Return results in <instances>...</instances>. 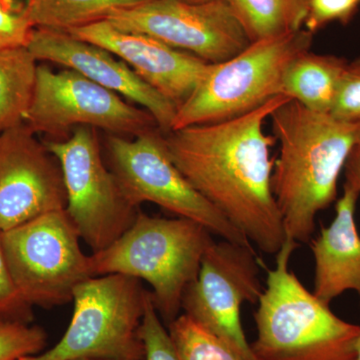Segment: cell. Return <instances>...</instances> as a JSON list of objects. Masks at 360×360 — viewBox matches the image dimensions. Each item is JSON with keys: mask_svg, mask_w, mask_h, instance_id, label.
Instances as JSON below:
<instances>
[{"mask_svg": "<svg viewBox=\"0 0 360 360\" xmlns=\"http://www.w3.org/2000/svg\"><path fill=\"white\" fill-rule=\"evenodd\" d=\"M269 117L281 143L272 170V193L286 238L307 243L315 231L316 215L335 200L348 156L360 146V120H338L293 99Z\"/></svg>", "mask_w": 360, "mask_h": 360, "instance_id": "obj_2", "label": "cell"}, {"mask_svg": "<svg viewBox=\"0 0 360 360\" xmlns=\"http://www.w3.org/2000/svg\"><path fill=\"white\" fill-rule=\"evenodd\" d=\"M34 28L25 14V2L0 0V49L27 46Z\"/></svg>", "mask_w": 360, "mask_h": 360, "instance_id": "obj_24", "label": "cell"}, {"mask_svg": "<svg viewBox=\"0 0 360 360\" xmlns=\"http://www.w3.org/2000/svg\"><path fill=\"white\" fill-rule=\"evenodd\" d=\"M144 360H181L149 293L139 328Z\"/></svg>", "mask_w": 360, "mask_h": 360, "instance_id": "obj_23", "label": "cell"}, {"mask_svg": "<svg viewBox=\"0 0 360 360\" xmlns=\"http://www.w3.org/2000/svg\"><path fill=\"white\" fill-rule=\"evenodd\" d=\"M297 246L286 238L269 270L255 312L253 354L257 360H356L360 326L333 314L291 271Z\"/></svg>", "mask_w": 360, "mask_h": 360, "instance_id": "obj_3", "label": "cell"}, {"mask_svg": "<svg viewBox=\"0 0 360 360\" xmlns=\"http://www.w3.org/2000/svg\"><path fill=\"white\" fill-rule=\"evenodd\" d=\"M347 63L341 56L302 52L286 66L281 94L310 110L330 113Z\"/></svg>", "mask_w": 360, "mask_h": 360, "instance_id": "obj_17", "label": "cell"}, {"mask_svg": "<svg viewBox=\"0 0 360 360\" xmlns=\"http://www.w3.org/2000/svg\"><path fill=\"white\" fill-rule=\"evenodd\" d=\"M149 293L134 277H90L73 293L72 317L60 340L20 360H144L139 328Z\"/></svg>", "mask_w": 360, "mask_h": 360, "instance_id": "obj_6", "label": "cell"}, {"mask_svg": "<svg viewBox=\"0 0 360 360\" xmlns=\"http://www.w3.org/2000/svg\"><path fill=\"white\" fill-rule=\"evenodd\" d=\"M150 0H25V14L33 28L70 32L108 18L112 11Z\"/></svg>", "mask_w": 360, "mask_h": 360, "instance_id": "obj_19", "label": "cell"}, {"mask_svg": "<svg viewBox=\"0 0 360 360\" xmlns=\"http://www.w3.org/2000/svg\"><path fill=\"white\" fill-rule=\"evenodd\" d=\"M44 329L23 321H0V360H20L44 352Z\"/></svg>", "mask_w": 360, "mask_h": 360, "instance_id": "obj_22", "label": "cell"}, {"mask_svg": "<svg viewBox=\"0 0 360 360\" xmlns=\"http://www.w3.org/2000/svg\"><path fill=\"white\" fill-rule=\"evenodd\" d=\"M250 41L302 30L311 0H226Z\"/></svg>", "mask_w": 360, "mask_h": 360, "instance_id": "obj_20", "label": "cell"}, {"mask_svg": "<svg viewBox=\"0 0 360 360\" xmlns=\"http://www.w3.org/2000/svg\"><path fill=\"white\" fill-rule=\"evenodd\" d=\"M0 319L32 323V307L21 297L13 283L4 253L0 231Z\"/></svg>", "mask_w": 360, "mask_h": 360, "instance_id": "obj_25", "label": "cell"}, {"mask_svg": "<svg viewBox=\"0 0 360 360\" xmlns=\"http://www.w3.org/2000/svg\"><path fill=\"white\" fill-rule=\"evenodd\" d=\"M35 134L63 141L78 127L101 129L110 134L134 136L158 129L155 118L143 108L123 101L72 70L53 71L37 66L32 105L25 120Z\"/></svg>", "mask_w": 360, "mask_h": 360, "instance_id": "obj_11", "label": "cell"}, {"mask_svg": "<svg viewBox=\"0 0 360 360\" xmlns=\"http://www.w3.org/2000/svg\"><path fill=\"white\" fill-rule=\"evenodd\" d=\"M167 330L181 360H241L224 341L184 314L170 322Z\"/></svg>", "mask_w": 360, "mask_h": 360, "instance_id": "obj_21", "label": "cell"}, {"mask_svg": "<svg viewBox=\"0 0 360 360\" xmlns=\"http://www.w3.org/2000/svg\"><path fill=\"white\" fill-rule=\"evenodd\" d=\"M68 33L115 54L177 108L193 94L212 65L155 37L118 30L106 20Z\"/></svg>", "mask_w": 360, "mask_h": 360, "instance_id": "obj_15", "label": "cell"}, {"mask_svg": "<svg viewBox=\"0 0 360 360\" xmlns=\"http://www.w3.org/2000/svg\"><path fill=\"white\" fill-rule=\"evenodd\" d=\"M60 165L65 212L92 253L108 248L134 224L141 210L132 205L101 155L96 129L78 127L63 141L44 142Z\"/></svg>", "mask_w": 360, "mask_h": 360, "instance_id": "obj_9", "label": "cell"}, {"mask_svg": "<svg viewBox=\"0 0 360 360\" xmlns=\"http://www.w3.org/2000/svg\"><path fill=\"white\" fill-rule=\"evenodd\" d=\"M37 61L26 46L0 49V134L25 122L37 82Z\"/></svg>", "mask_w": 360, "mask_h": 360, "instance_id": "obj_18", "label": "cell"}, {"mask_svg": "<svg viewBox=\"0 0 360 360\" xmlns=\"http://www.w3.org/2000/svg\"><path fill=\"white\" fill-rule=\"evenodd\" d=\"M108 165L127 200L141 207L151 202L177 217L193 220L224 240L253 248L250 239L201 195L181 172L165 148L158 129L127 139L106 137Z\"/></svg>", "mask_w": 360, "mask_h": 360, "instance_id": "obj_7", "label": "cell"}, {"mask_svg": "<svg viewBox=\"0 0 360 360\" xmlns=\"http://www.w3.org/2000/svg\"><path fill=\"white\" fill-rule=\"evenodd\" d=\"M359 4L360 0H311L303 26L314 33L333 21L347 25L354 18Z\"/></svg>", "mask_w": 360, "mask_h": 360, "instance_id": "obj_27", "label": "cell"}, {"mask_svg": "<svg viewBox=\"0 0 360 360\" xmlns=\"http://www.w3.org/2000/svg\"><path fill=\"white\" fill-rule=\"evenodd\" d=\"M360 360V338H359V349H357V359Z\"/></svg>", "mask_w": 360, "mask_h": 360, "instance_id": "obj_31", "label": "cell"}, {"mask_svg": "<svg viewBox=\"0 0 360 360\" xmlns=\"http://www.w3.org/2000/svg\"><path fill=\"white\" fill-rule=\"evenodd\" d=\"M290 97L278 96L246 115L163 134L175 167L260 250L276 255L286 240L272 193L276 137L265 134L266 118Z\"/></svg>", "mask_w": 360, "mask_h": 360, "instance_id": "obj_1", "label": "cell"}, {"mask_svg": "<svg viewBox=\"0 0 360 360\" xmlns=\"http://www.w3.org/2000/svg\"><path fill=\"white\" fill-rule=\"evenodd\" d=\"M26 47L37 60L58 63L77 71L104 89L139 104L153 115L162 134L172 129L179 108L110 51L68 32L44 28L33 30Z\"/></svg>", "mask_w": 360, "mask_h": 360, "instance_id": "obj_14", "label": "cell"}, {"mask_svg": "<svg viewBox=\"0 0 360 360\" xmlns=\"http://www.w3.org/2000/svg\"><path fill=\"white\" fill-rule=\"evenodd\" d=\"M0 321H2L1 319H0Z\"/></svg>", "mask_w": 360, "mask_h": 360, "instance_id": "obj_32", "label": "cell"}, {"mask_svg": "<svg viewBox=\"0 0 360 360\" xmlns=\"http://www.w3.org/2000/svg\"><path fill=\"white\" fill-rule=\"evenodd\" d=\"M345 169L347 180L354 184L360 191V146H356L348 156Z\"/></svg>", "mask_w": 360, "mask_h": 360, "instance_id": "obj_28", "label": "cell"}, {"mask_svg": "<svg viewBox=\"0 0 360 360\" xmlns=\"http://www.w3.org/2000/svg\"><path fill=\"white\" fill-rule=\"evenodd\" d=\"M58 160L26 123L0 134V231L65 210Z\"/></svg>", "mask_w": 360, "mask_h": 360, "instance_id": "obj_13", "label": "cell"}, {"mask_svg": "<svg viewBox=\"0 0 360 360\" xmlns=\"http://www.w3.org/2000/svg\"><path fill=\"white\" fill-rule=\"evenodd\" d=\"M360 191L345 181L343 195L335 206V217L311 241L315 262L314 295L326 304L345 291H356L360 300V236L355 208Z\"/></svg>", "mask_w": 360, "mask_h": 360, "instance_id": "obj_16", "label": "cell"}, {"mask_svg": "<svg viewBox=\"0 0 360 360\" xmlns=\"http://www.w3.org/2000/svg\"><path fill=\"white\" fill-rule=\"evenodd\" d=\"M312 41L314 33L302 28L251 42L238 56L210 65L177 110L172 130L232 120L281 96L286 66L310 51Z\"/></svg>", "mask_w": 360, "mask_h": 360, "instance_id": "obj_5", "label": "cell"}, {"mask_svg": "<svg viewBox=\"0 0 360 360\" xmlns=\"http://www.w3.org/2000/svg\"><path fill=\"white\" fill-rule=\"evenodd\" d=\"M330 115L345 122H359L360 58L348 61Z\"/></svg>", "mask_w": 360, "mask_h": 360, "instance_id": "obj_26", "label": "cell"}, {"mask_svg": "<svg viewBox=\"0 0 360 360\" xmlns=\"http://www.w3.org/2000/svg\"><path fill=\"white\" fill-rule=\"evenodd\" d=\"M184 1L191 2V4H201V2L212 1V0H184Z\"/></svg>", "mask_w": 360, "mask_h": 360, "instance_id": "obj_29", "label": "cell"}, {"mask_svg": "<svg viewBox=\"0 0 360 360\" xmlns=\"http://www.w3.org/2000/svg\"><path fill=\"white\" fill-rule=\"evenodd\" d=\"M106 20L118 30L155 37L212 65L238 56L251 44L226 0H150L112 11Z\"/></svg>", "mask_w": 360, "mask_h": 360, "instance_id": "obj_12", "label": "cell"}, {"mask_svg": "<svg viewBox=\"0 0 360 360\" xmlns=\"http://www.w3.org/2000/svg\"><path fill=\"white\" fill-rule=\"evenodd\" d=\"M259 264L253 248L213 241L182 297V314L224 341L241 360H257L243 331L241 307L257 303L264 292Z\"/></svg>", "mask_w": 360, "mask_h": 360, "instance_id": "obj_10", "label": "cell"}, {"mask_svg": "<svg viewBox=\"0 0 360 360\" xmlns=\"http://www.w3.org/2000/svg\"><path fill=\"white\" fill-rule=\"evenodd\" d=\"M13 283L30 307H51L72 302L79 284L92 276L90 255L65 210L46 213L1 232Z\"/></svg>", "mask_w": 360, "mask_h": 360, "instance_id": "obj_8", "label": "cell"}, {"mask_svg": "<svg viewBox=\"0 0 360 360\" xmlns=\"http://www.w3.org/2000/svg\"><path fill=\"white\" fill-rule=\"evenodd\" d=\"M212 234L193 220L139 212L134 224L105 250L90 255L92 276L122 274L146 281L167 326L181 311L184 291L200 271Z\"/></svg>", "mask_w": 360, "mask_h": 360, "instance_id": "obj_4", "label": "cell"}, {"mask_svg": "<svg viewBox=\"0 0 360 360\" xmlns=\"http://www.w3.org/2000/svg\"><path fill=\"white\" fill-rule=\"evenodd\" d=\"M71 360H120V359H77Z\"/></svg>", "mask_w": 360, "mask_h": 360, "instance_id": "obj_30", "label": "cell"}]
</instances>
